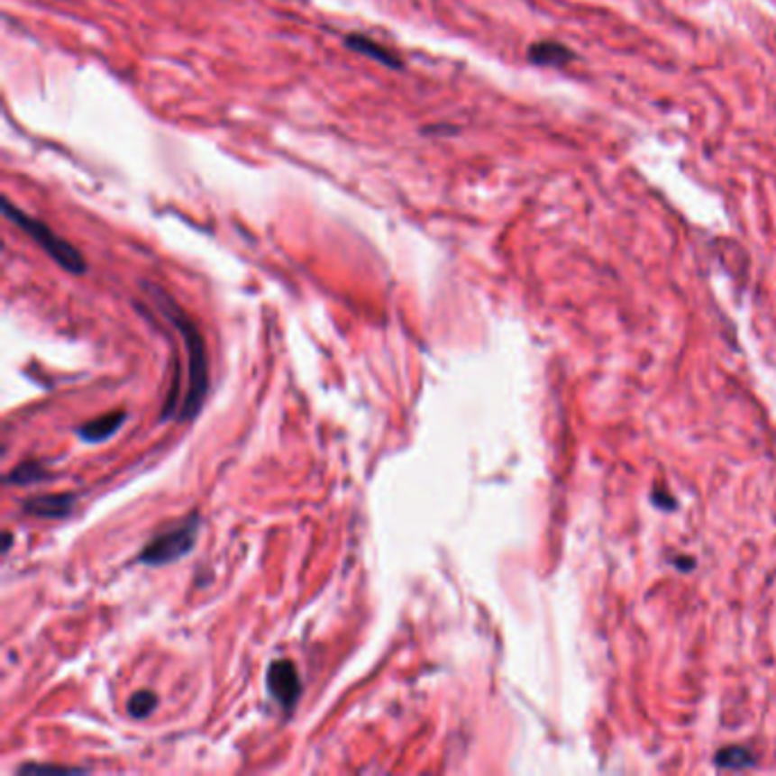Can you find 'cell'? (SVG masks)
Here are the masks:
<instances>
[{"label": "cell", "instance_id": "1", "mask_svg": "<svg viewBox=\"0 0 776 776\" xmlns=\"http://www.w3.org/2000/svg\"><path fill=\"white\" fill-rule=\"evenodd\" d=\"M144 292L153 298L155 307L160 315L180 333L182 344L187 351V392L182 398L180 407H178V419H194L201 410L203 401H205L207 385H210V370H207V346L203 340V333L196 324L192 322V316L182 310L171 294L164 292L162 288L153 283H144Z\"/></svg>", "mask_w": 776, "mask_h": 776}, {"label": "cell", "instance_id": "2", "mask_svg": "<svg viewBox=\"0 0 776 776\" xmlns=\"http://www.w3.org/2000/svg\"><path fill=\"white\" fill-rule=\"evenodd\" d=\"M0 210H3V215H5L16 228H21L43 253L49 255L53 262H58L64 271L73 273V276H82V273L87 271L85 255H82L71 242L59 237L49 224H43L37 216H30L28 212L21 210V207L16 205V203H12L7 196H3V201H0Z\"/></svg>", "mask_w": 776, "mask_h": 776}, {"label": "cell", "instance_id": "3", "mask_svg": "<svg viewBox=\"0 0 776 776\" xmlns=\"http://www.w3.org/2000/svg\"><path fill=\"white\" fill-rule=\"evenodd\" d=\"M198 528H201L198 515H192L189 519L178 524L176 528H171V531L162 533V535L155 537L153 542H149V544L144 546V552L140 553V562L151 567H162L180 561V558L187 556L194 549V544H196Z\"/></svg>", "mask_w": 776, "mask_h": 776}, {"label": "cell", "instance_id": "4", "mask_svg": "<svg viewBox=\"0 0 776 776\" xmlns=\"http://www.w3.org/2000/svg\"><path fill=\"white\" fill-rule=\"evenodd\" d=\"M269 695L278 701L285 710H292L301 697V676L292 661H276L267 670Z\"/></svg>", "mask_w": 776, "mask_h": 776}, {"label": "cell", "instance_id": "5", "mask_svg": "<svg viewBox=\"0 0 776 776\" xmlns=\"http://www.w3.org/2000/svg\"><path fill=\"white\" fill-rule=\"evenodd\" d=\"M344 46L349 50H353V53L364 55V58H370V59H374V62L383 64L385 68H392V71H401L403 68L401 55L394 53L392 49H388L385 43L371 39L370 34H362V32L346 34Z\"/></svg>", "mask_w": 776, "mask_h": 776}, {"label": "cell", "instance_id": "6", "mask_svg": "<svg viewBox=\"0 0 776 776\" xmlns=\"http://www.w3.org/2000/svg\"><path fill=\"white\" fill-rule=\"evenodd\" d=\"M25 513L43 519H62L73 510L71 494H41L25 501Z\"/></svg>", "mask_w": 776, "mask_h": 776}, {"label": "cell", "instance_id": "7", "mask_svg": "<svg viewBox=\"0 0 776 776\" xmlns=\"http://www.w3.org/2000/svg\"><path fill=\"white\" fill-rule=\"evenodd\" d=\"M574 50L567 49L565 43L561 41H535L528 49V59L537 67H552L561 68L565 64L574 62Z\"/></svg>", "mask_w": 776, "mask_h": 776}, {"label": "cell", "instance_id": "8", "mask_svg": "<svg viewBox=\"0 0 776 776\" xmlns=\"http://www.w3.org/2000/svg\"><path fill=\"white\" fill-rule=\"evenodd\" d=\"M123 422H125V413L101 415V417L82 424V426L78 428V437H80L82 442H89V444H98V442L110 440V437L119 431Z\"/></svg>", "mask_w": 776, "mask_h": 776}, {"label": "cell", "instance_id": "9", "mask_svg": "<svg viewBox=\"0 0 776 776\" xmlns=\"http://www.w3.org/2000/svg\"><path fill=\"white\" fill-rule=\"evenodd\" d=\"M753 762H756V756L744 747H726L715 753V765L722 770H747Z\"/></svg>", "mask_w": 776, "mask_h": 776}, {"label": "cell", "instance_id": "10", "mask_svg": "<svg viewBox=\"0 0 776 776\" xmlns=\"http://www.w3.org/2000/svg\"><path fill=\"white\" fill-rule=\"evenodd\" d=\"M158 708V695L153 690H137L128 699V713L134 719H146Z\"/></svg>", "mask_w": 776, "mask_h": 776}, {"label": "cell", "instance_id": "11", "mask_svg": "<svg viewBox=\"0 0 776 776\" xmlns=\"http://www.w3.org/2000/svg\"><path fill=\"white\" fill-rule=\"evenodd\" d=\"M50 474L49 471H43L41 465H34V462H25V465H19L14 471H12L10 476H7V483L10 485H34V483H41V480H49Z\"/></svg>", "mask_w": 776, "mask_h": 776}, {"label": "cell", "instance_id": "12", "mask_svg": "<svg viewBox=\"0 0 776 776\" xmlns=\"http://www.w3.org/2000/svg\"><path fill=\"white\" fill-rule=\"evenodd\" d=\"M21 774H71V771H80L78 767H62V765H23Z\"/></svg>", "mask_w": 776, "mask_h": 776}, {"label": "cell", "instance_id": "13", "mask_svg": "<svg viewBox=\"0 0 776 776\" xmlns=\"http://www.w3.org/2000/svg\"><path fill=\"white\" fill-rule=\"evenodd\" d=\"M652 498H653V504H656L658 508H667V510H674L676 508V501L670 497V494L661 497V494H658V489H656V492L652 494Z\"/></svg>", "mask_w": 776, "mask_h": 776}, {"label": "cell", "instance_id": "14", "mask_svg": "<svg viewBox=\"0 0 776 776\" xmlns=\"http://www.w3.org/2000/svg\"><path fill=\"white\" fill-rule=\"evenodd\" d=\"M455 128L453 125H426L424 128V134H453Z\"/></svg>", "mask_w": 776, "mask_h": 776}]
</instances>
